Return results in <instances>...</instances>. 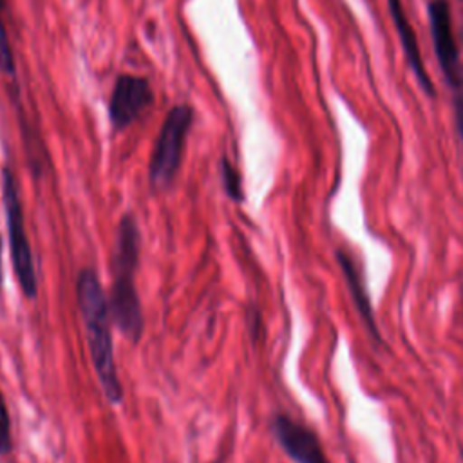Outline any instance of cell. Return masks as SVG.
Here are the masks:
<instances>
[{"instance_id": "cell-1", "label": "cell", "mask_w": 463, "mask_h": 463, "mask_svg": "<svg viewBox=\"0 0 463 463\" xmlns=\"http://www.w3.org/2000/svg\"><path fill=\"white\" fill-rule=\"evenodd\" d=\"M76 298L85 326L90 360L101 391L109 403L119 405L123 402V387L114 360L112 318L107 295L103 291L99 275L94 268H83L78 273Z\"/></svg>"}, {"instance_id": "cell-2", "label": "cell", "mask_w": 463, "mask_h": 463, "mask_svg": "<svg viewBox=\"0 0 463 463\" xmlns=\"http://www.w3.org/2000/svg\"><path fill=\"white\" fill-rule=\"evenodd\" d=\"M141 235L137 221L132 213L119 219L114 250H112V286L109 291L110 318L118 329L132 342L137 344L143 336L145 318L136 288V271L139 266Z\"/></svg>"}, {"instance_id": "cell-3", "label": "cell", "mask_w": 463, "mask_h": 463, "mask_svg": "<svg viewBox=\"0 0 463 463\" xmlns=\"http://www.w3.org/2000/svg\"><path fill=\"white\" fill-rule=\"evenodd\" d=\"M2 203L5 210V221H7L13 273L16 277V282L24 297L27 300H33L38 295V277H36L29 235L25 230V217H24V206L18 192V183L9 166L2 168Z\"/></svg>"}, {"instance_id": "cell-4", "label": "cell", "mask_w": 463, "mask_h": 463, "mask_svg": "<svg viewBox=\"0 0 463 463\" xmlns=\"http://www.w3.org/2000/svg\"><path fill=\"white\" fill-rule=\"evenodd\" d=\"M192 123L194 109L190 105L183 103L168 110L148 163V179L154 188H166L177 175Z\"/></svg>"}, {"instance_id": "cell-5", "label": "cell", "mask_w": 463, "mask_h": 463, "mask_svg": "<svg viewBox=\"0 0 463 463\" xmlns=\"http://www.w3.org/2000/svg\"><path fill=\"white\" fill-rule=\"evenodd\" d=\"M154 101V90L146 78L119 74L109 99V118L114 130L130 127Z\"/></svg>"}, {"instance_id": "cell-6", "label": "cell", "mask_w": 463, "mask_h": 463, "mask_svg": "<svg viewBox=\"0 0 463 463\" xmlns=\"http://www.w3.org/2000/svg\"><path fill=\"white\" fill-rule=\"evenodd\" d=\"M271 430L282 450L295 463H329L315 432L295 420L277 414L273 418Z\"/></svg>"}, {"instance_id": "cell-7", "label": "cell", "mask_w": 463, "mask_h": 463, "mask_svg": "<svg viewBox=\"0 0 463 463\" xmlns=\"http://www.w3.org/2000/svg\"><path fill=\"white\" fill-rule=\"evenodd\" d=\"M429 18H430L434 47H436L439 63L445 69V72L449 74V78H454L458 51H456V43H454V36H452L450 14H449L447 4L443 0H432L429 4Z\"/></svg>"}, {"instance_id": "cell-8", "label": "cell", "mask_w": 463, "mask_h": 463, "mask_svg": "<svg viewBox=\"0 0 463 463\" xmlns=\"http://www.w3.org/2000/svg\"><path fill=\"white\" fill-rule=\"evenodd\" d=\"M389 7H391V14H392V20H394V25L398 29V34L402 38V43H403V51L407 54V60L409 63L412 65L416 76H418V81L420 85L425 89L427 94H434L432 90V85H430V80L427 76V71L423 67V61H421V56H420V49H418V43H416V38H414V33H412V27L409 25V20L407 16L403 14V9H402V4L400 0H389Z\"/></svg>"}, {"instance_id": "cell-9", "label": "cell", "mask_w": 463, "mask_h": 463, "mask_svg": "<svg viewBox=\"0 0 463 463\" xmlns=\"http://www.w3.org/2000/svg\"><path fill=\"white\" fill-rule=\"evenodd\" d=\"M336 257H338V262H340L342 271H344L345 280H347V288H349V291H351V295H353V300H354V304H356L360 315L364 317V320H365L367 327L371 329V333L378 338V331H376V326H374L371 304H369L367 295H365V289H364V286H362V282H360V275H358V271H356V266L353 264L351 257H349L347 253H344V251H338Z\"/></svg>"}, {"instance_id": "cell-10", "label": "cell", "mask_w": 463, "mask_h": 463, "mask_svg": "<svg viewBox=\"0 0 463 463\" xmlns=\"http://www.w3.org/2000/svg\"><path fill=\"white\" fill-rule=\"evenodd\" d=\"M4 13H5V0H0V72L5 76H14V72H16L14 54H13V49L9 43Z\"/></svg>"}, {"instance_id": "cell-11", "label": "cell", "mask_w": 463, "mask_h": 463, "mask_svg": "<svg viewBox=\"0 0 463 463\" xmlns=\"http://www.w3.org/2000/svg\"><path fill=\"white\" fill-rule=\"evenodd\" d=\"M219 168H221V179H222V188H224L226 195L235 203H242L244 201V192H242L241 175L235 170V166L226 157H222Z\"/></svg>"}, {"instance_id": "cell-12", "label": "cell", "mask_w": 463, "mask_h": 463, "mask_svg": "<svg viewBox=\"0 0 463 463\" xmlns=\"http://www.w3.org/2000/svg\"><path fill=\"white\" fill-rule=\"evenodd\" d=\"M13 450V434H11V416L0 391V456H7Z\"/></svg>"}, {"instance_id": "cell-13", "label": "cell", "mask_w": 463, "mask_h": 463, "mask_svg": "<svg viewBox=\"0 0 463 463\" xmlns=\"http://www.w3.org/2000/svg\"><path fill=\"white\" fill-rule=\"evenodd\" d=\"M2 280H4V271H2V235H0V289H2Z\"/></svg>"}, {"instance_id": "cell-14", "label": "cell", "mask_w": 463, "mask_h": 463, "mask_svg": "<svg viewBox=\"0 0 463 463\" xmlns=\"http://www.w3.org/2000/svg\"><path fill=\"white\" fill-rule=\"evenodd\" d=\"M458 119H459V128H461V136H463V107H459V110H458Z\"/></svg>"}, {"instance_id": "cell-15", "label": "cell", "mask_w": 463, "mask_h": 463, "mask_svg": "<svg viewBox=\"0 0 463 463\" xmlns=\"http://www.w3.org/2000/svg\"><path fill=\"white\" fill-rule=\"evenodd\" d=\"M212 463H221V459H217V461H212Z\"/></svg>"}]
</instances>
